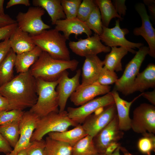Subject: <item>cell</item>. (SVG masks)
I'll list each match as a JSON object with an SVG mask.
<instances>
[{"mask_svg": "<svg viewBox=\"0 0 155 155\" xmlns=\"http://www.w3.org/2000/svg\"><path fill=\"white\" fill-rule=\"evenodd\" d=\"M0 94L8 100L11 110L31 108L37 100L36 79L29 71L19 73L0 86Z\"/></svg>", "mask_w": 155, "mask_h": 155, "instance_id": "cell-1", "label": "cell"}, {"mask_svg": "<svg viewBox=\"0 0 155 155\" xmlns=\"http://www.w3.org/2000/svg\"><path fill=\"white\" fill-rule=\"evenodd\" d=\"M79 64L76 59L63 60L54 59L42 51L38 59L30 67L29 71L36 79L47 82L57 80L64 71L75 70Z\"/></svg>", "mask_w": 155, "mask_h": 155, "instance_id": "cell-2", "label": "cell"}, {"mask_svg": "<svg viewBox=\"0 0 155 155\" xmlns=\"http://www.w3.org/2000/svg\"><path fill=\"white\" fill-rule=\"evenodd\" d=\"M30 36L36 46L53 58L63 60H71L67 39L55 28L45 30L38 35Z\"/></svg>", "mask_w": 155, "mask_h": 155, "instance_id": "cell-3", "label": "cell"}, {"mask_svg": "<svg viewBox=\"0 0 155 155\" xmlns=\"http://www.w3.org/2000/svg\"><path fill=\"white\" fill-rule=\"evenodd\" d=\"M37 100L30 110L40 118L53 112H58V98L56 88L58 79L47 82L36 79Z\"/></svg>", "mask_w": 155, "mask_h": 155, "instance_id": "cell-4", "label": "cell"}, {"mask_svg": "<svg viewBox=\"0 0 155 155\" xmlns=\"http://www.w3.org/2000/svg\"><path fill=\"white\" fill-rule=\"evenodd\" d=\"M78 124L69 117L67 111L51 112L40 118L31 142L41 140L50 133L63 131L67 130L70 127H75Z\"/></svg>", "mask_w": 155, "mask_h": 155, "instance_id": "cell-5", "label": "cell"}, {"mask_svg": "<svg viewBox=\"0 0 155 155\" xmlns=\"http://www.w3.org/2000/svg\"><path fill=\"white\" fill-rule=\"evenodd\" d=\"M149 48L143 46L136 52L134 57L126 65L122 76L115 83L113 90L121 92L125 95H128L133 82L139 71L141 65L148 54Z\"/></svg>", "mask_w": 155, "mask_h": 155, "instance_id": "cell-6", "label": "cell"}, {"mask_svg": "<svg viewBox=\"0 0 155 155\" xmlns=\"http://www.w3.org/2000/svg\"><path fill=\"white\" fill-rule=\"evenodd\" d=\"M45 12L44 9L39 7H30L26 12H19L16 20L18 27L30 36L40 34L51 28L42 19Z\"/></svg>", "mask_w": 155, "mask_h": 155, "instance_id": "cell-7", "label": "cell"}, {"mask_svg": "<svg viewBox=\"0 0 155 155\" xmlns=\"http://www.w3.org/2000/svg\"><path fill=\"white\" fill-rule=\"evenodd\" d=\"M131 129L142 134L145 132L155 133V107L143 103L135 108L131 121Z\"/></svg>", "mask_w": 155, "mask_h": 155, "instance_id": "cell-8", "label": "cell"}, {"mask_svg": "<svg viewBox=\"0 0 155 155\" xmlns=\"http://www.w3.org/2000/svg\"><path fill=\"white\" fill-rule=\"evenodd\" d=\"M115 103L111 92L93 99L77 108L68 107L67 111L69 117L78 124L82 123L86 118L96 110Z\"/></svg>", "mask_w": 155, "mask_h": 155, "instance_id": "cell-9", "label": "cell"}, {"mask_svg": "<svg viewBox=\"0 0 155 155\" xmlns=\"http://www.w3.org/2000/svg\"><path fill=\"white\" fill-rule=\"evenodd\" d=\"M102 29V33L99 37L100 40L106 46L110 47L119 46L132 49H139L144 46L142 43L131 42L126 38L125 36L129 31L127 28H120L119 19L116 20L114 27L109 28L103 26Z\"/></svg>", "mask_w": 155, "mask_h": 155, "instance_id": "cell-10", "label": "cell"}, {"mask_svg": "<svg viewBox=\"0 0 155 155\" xmlns=\"http://www.w3.org/2000/svg\"><path fill=\"white\" fill-rule=\"evenodd\" d=\"M124 133L119 127L117 115L93 138L95 147L99 155L104 154L108 147L114 142H118Z\"/></svg>", "mask_w": 155, "mask_h": 155, "instance_id": "cell-11", "label": "cell"}, {"mask_svg": "<svg viewBox=\"0 0 155 155\" xmlns=\"http://www.w3.org/2000/svg\"><path fill=\"white\" fill-rule=\"evenodd\" d=\"M69 46L75 54L85 57L97 55L102 52L108 53L111 50V47L102 44L99 36L95 33L92 36L80 39L77 41H70Z\"/></svg>", "mask_w": 155, "mask_h": 155, "instance_id": "cell-12", "label": "cell"}, {"mask_svg": "<svg viewBox=\"0 0 155 155\" xmlns=\"http://www.w3.org/2000/svg\"><path fill=\"white\" fill-rule=\"evenodd\" d=\"M40 119L30 111L24 112L20 122V135L18 142L11 152L6 155H17L20 151L29 146Z\"/></svg>", "mask_w": 155, "mask_h": 155, "instance_id": "cell-13", "label": "cell"}, {"mask_svg": "<svg viewBox=\"0 0 155 155\" xmlns=\"http://www.w3.org/2000/svg\"><path fill=\"white\" fill-rule=\"evenodd\" d=\"M117 115L114 103L106 107L99 113L90 115L86 118L82 125L87 135L93 137Z\"/></svg>", "mask_w": 155, "mask_h": 155, "instance_id": "cell-14", "label": "cell"}, {"mask_svg": "<svg viewBox=\"0 0 155 155\" xmlns=\"http://www.w3.org/2000/svg\"><path fill=\"white\" fill-rule=\"evenodd\" d=\"M81 72V69H78L71 78L69 77V72L67 70L61 74L56 89L58 98L59 112L65 110L68 99L80 86Z\"/></svg>", "mask_w": 155, "mask_h": 155, "instance_id": "cell-15", "label": "cell"}, {"mask_svg": "<svg viewBox=\"0 0 155 155\" xmlns=\"http://www.w3.org/2000/svg\"><path fill=\"white\" fill-rule=\"evenodd\" d=\"M136 11L141 17L142 24L141 27H136L133 30V34L136 36H142L148 45V54L155 57V29L151 22L145 5L138 3L135 6Z\"/></svg>", "mask_w": 155, "mask_h": 155, "instance_id": "cell-16", "label": "cell"}, {"mask_svg": "<svg viewBox=\"0 0 155 155\" xmlns=\"http://www.w3.org/2000/svg\"><path fill=\"white\" fill-rule=\"evenodd\" d=\"M111 89L109 86H103L96 82L82 87H79L71 95L70 100L74 105L80 106L97 96L108 93Z\"/></svg>", "mask_w": 155, "mask_h": 155, "instance_id": "cell-17", "label": "cell"}, {"mask_svg": "<svg viewBox=\"0 0 155 155\" xmlns=\"http://www.w3.org/2000/svg\"><path fill=\"white\" fill-rule=\"evenodd\" d=\"M103 66V61L97 55L86 57L81 72L82 82L79 87H82L96 82Z\"/></svg>", "mask_w": 155, "mask_h": 155, "instance_id": "cell-18", "label": "cell"}, {"mask_svg": "<svg viewBox=\"0 0 155 155\" xmlns=\"http://www.w3.org/2000/svg\"><path fill=\"white\" fill-rule=\"evenodd\" d=\"M55 28L59 31L63 32L65 38L68 40L70 35L73 34L75 38L80 34L84 33L87 37L90 36L92 32L84 22L77 18L60 20L55 23Z\"/></svg>", "mask_w": 155, "mask_h": 155, "instance_id": "cell-19", "label": "cell"}, {"mask_svg": "<svg viewBox=\"0 0 155 155\" xmlns=\"http://www.w3.org/2000/svg\"><path fill=\"white\" fill-rule=\"evenodd\" d=\"M115 105L120 129L123 131L129 130L131 129V119L129 116L130 108L132 104L140 96L141 94L130 102L121 98L118 92L113 90L111 92Z\"/></svg>", "mask_w": 155, "mask_h": 155, "instance_id": "cell-20", "label": "cell"}, {"mask_svg": "<svg viewBox=\"0 0 155 155\" xmlns=\"http://www.w3.org/2000/svg\"><path fill=\"white\" fill-rule=\"evenodd\" d=\"M9 39L11 49L16 55L30 51L36 46L29 34L18 27L11 33Z\"/></svg>", "mask_w": 155, "mask_h": 155, "instance_id": "cell-21", "label": "cell"}, {"mask_svg": "<svg viewBox=\"0 0 155 155\" xmlns=\"http://www.w3.org/2000/svg\"><path fill=\"white\" fill-rule=\"evenodd\" d=\"M155 87V65L150 63L143 71L137 75L128 95L137 91L143 92L149 88Z\"/></svg>", "mask_w": 155, "mask_h": 155, "instance_id": "cell-22", "label": "cell"}, {"mask_svg": "<svg viewBox=\"0 0 155 155\" xmlns=\"http://www.w3.org/2000/svg\"><path fill=\"white\" fill-rule=\"evenodd\" d=\"M110 53L107 54L104 60L103 67L112 71H119L123 70L121 61L128 52L135 54L136 51L134 50L126 47H111Z\"/></svg>", "mask_w": 155, "mask_h": 155, "instance_id": "cell-23", "label": "cell"}, {"mask_svg": "<svg viewBox=\"0 0 155 155\" xmlns=\"http://www.w3.org/2000/svg\"><path fill=\"white\" fill-rule=\"evenodd\" d=\"M52 139L73 146L87 134L82 125L79 124L73 129L60 132H52L48 134Z\"/></svg>", "mask_w": 155, "mask_h": 155, "instance_id": "cell-24", "label": "cell"}, {"mask_svg": "<svg viewBox=\"0 0 155 155\" xmlns=\"http://www.w3.org/2000/svg\"><path fill=\"white\" fill-rule=\"evenodd\" d=\"M32 3L35 7H41L47 11L53 25L57 21L66 18L61 0H33Z\"/></svg>", "mask_w": 155, "mask_h": 155, "instance_id": "cell-25", "label": "cell"}, {"mask_svg": "<svg viewBox=\"0 0 155 155\" xmlns=\"http://www.w3.org/2000/svg\"><path fill=\"white\" fill-rule=\"evenodd\" d=\"M42 52L40 48L36 46L30 51L16 55L15 65L16 72L20 73L29 71Z\"/></svg>", "mask_w": 155, "mask_h": 155, "instance_id": "cell-26", "label": "cell"}, {"mask_svg": "<svg viewBox=\"0 0 155 155\" xmlns=\"http://www.w3.org/2000/svg\"><path fill=\"white\" fill-rule=\"evenodd\" d=\"M94 1L99 9L103 26L108 28L111 20L113 18H117L121 21L123 20L116 12L111 0H95Z\"/></svg>", "mask_w": 155, "mask_h": 155, "instance_id": "cell-27", "label": "cell"}, {"mask_svg": "<svg viewBox=\"0 0 155 155\" xmlns=\"http://www.w3.org/2000/svg\"><path fill=\"white\" fill-rule=\"evenodd\" d=\"M16 54L11 49L0 65V86L10 81L13 77Z\"/></svg>", "mask_w": 155, "mask_h": 155, "instance_id": "cell-28", "label": "cell"}, {"mask_svg": "<svg viewBox=\"0 0 155 155\" xmlns=\"http://www.w3.org/2000/svg\"><path fill=\"white\" fill-rule=\"evenodd\" d=\"M46 155H71L72 146L47 137L45 140Z\"/></svg>", "mask_w": 155, "mask_h": 155, "instance_id": "cell-29", "label": "cell"}, {"mask_svg": "<svg viewBox=\"0 0 155 155\" xmlns=\"http://www.w3.org/2000/svg\"><path fill=\"white\" fill-rule=\"evenodd\" d=\"M93 138L87 135L80 140L72 147L71 155H100L94 145Z\"/></svg>", "mask_w": 155, "mask_h": 155, "instance_id": "cell-30", "label": "cell"}, {"mask_svg": "<svg viewBox=\"0 0 155 155\" xmlns=\"http://www.w3.org/2000/svg\"><path fill=\"white\" fill-rule=\"evenodd\" d=\"M20 122L0 126V132L11 147L14 148L20 137Z\"/></svg>", "mask_w": 155, "mask_h": 155, "instance_id": "cell-31", "label": "cell"}, {"mask_svg": "<svg viewBox=\"0 0 155 155\" xmlns=\"http://www.w3.org/2000/svg\"><path fill=\"white\" fill-rule=\"evenodd\" d=\"M143 136L138 140L137 147L142 153L151 155L152 152L155 151V136L154 134L149 132L142 134Z\"/></svg>", "mask_w": 155, "mask_h": 155, "instance_id": "cell-32", "label": "cell"}, {"mask_svg": "<svg viewBox=\"0 0 155 155\" xmlns=\"http://www.w3.org/2000/svg\"><path fill=\"white\" fill-rule=\"evenodd\" d=\"M86 25L95 34L100 35L102 33V24L100 12L97 5L84 22Z\"/></svg>", "mask_w": 155, "mask_h": 155, "instance_id": "cell-33", "label": "cell"}, {"mask_svg": "<svg viewBox=\"0 0 155 155\" xmlns=\"http://www.w3.org/2000/svg\"><path fill=\"white\" fill-rule=\"evenodd\" d=\"M24 112L20 109L0 111V126L15 122H20Z\"/></svg>", "mask_w": 155, "mask_h": 155, "instance_id": "cell-34", "label": "cell"}, {"mask_svg": "<svg viewBox=\"0 0 155 155\" xmlns=\"http://www.w3.org/2000/svg\"><path fill=\"white\" fill-rule=\"evenodd\" d=\"M61 3L66 18L77 17L81 0H61Z\"/></svg>", "mask_w": 155, "mask_h": 155, "instance_id": "cell-35", "label": "cell"}, {"mask_svg": "<svg viewBox=\"0 0 155 155\" xmlns=\"http://www.w3.org/2000/svg\"><path fill=\"white\" fill-rule=\"evenodd\" d=\"M118 79L117 75L115 71L103 67L96 82L101 85L107 86L115 83Z\"/></svg>", "mask_w": 155, "mask_h": 155, "instance_id": "cell-36", "label": "cell"}, {"mask_svg": "<svg viewBox=\"0 0 155 155\" xmlns=\"http://www.w3.org/2000/svg\"><path fill=\"white\" fill-rule=\"evenodd\" d=\"M96 5L94 0H83L78 9L76 18L84 22Z\"/></svg>", "mask_w": 155, "mask_h": 155, "instance_id": "cell-37", "label": "cell"}, {"mask_svg": "<svg viewBox=\"0 0 155 155\" xmlns=\"http://www.w3.org/2000/svg\"><path fill=\"white\" fill-rule=\"evenodd\" d=\"M46 143L43 139L31 142L28 148L27 155H46Z\"/></svg>", "mask_w": 155, "mask_h": 155, "instance_id": "cell-38", "label": "cell"}, {"mask_svg": "<svg viewBox=\"0 0 155 155\" xmlns=\"http://www.w3.org/2000/svg\"><path fill=\"white\" fill-rule=\"evenodd\" d=\"M11 49L9 38L0 42V65Z\"/></svg>", "mask_w": 155, "mask_h": 155, "instance_id": "cell-39", "label": "cell"}, {"mask_svg": "<svg viewBox=\"0 0 155 155\" xmlns=\"http://www.w3.org/2000/svg\"><path fill=\"white\" fill-rule=\"evenodd\" d=\"M18 27L17 23L0 28V40L9 38L11 33Z\"/></svg>", "mask_w": 155, "mask_h": 155, "instance_id": "cell-40", "label": "cell"}, {"mask_svg": "<svg viewBox=\"0 0 155 155\" xmlns=\"http://www.w3.org/2000/svg\"><path fill=\"white\" fill-rule=\"evenodd\" d=\"M125 0H114L113 4L118 14L121 17L125 16L127 8L125 5Z\"/></svg>", "mask_w": 155, "mask_h": 155, "instance_id": "cell-41", "label": "cell"}, {"mask_svg": "<svg viewBox=\"0 0 155 155\" xmlns=\"http://www.w3.org/2000/svg\"><path fill=\"white\" fill-rule=\"evenodd\" d=\"M12 147L0 132V153H3L6 154L12 151Z\"/></svg>", "mask_w": 155, "mask_h": 155, "instance_id": "cell-42", "label": "cell"}, {"mask_svg": "<svg viewBox=\"0 0 155 155\" xmlns=\"http://www.w3.org/2000/svg\"><path fill=\"white\" fill-rule=\"evenodd\" d=\"M16 23V20L12 19L8 15L0 16V28Z\"/></svg>", "mask_w": 155, "mask_h": 155, "instance_id": "cell-43", "label": "cell"}, {"mask_svg": "<svg viewBox=\"0 0 155 155\" xmlns=\"http://www.w3.org/2000/svg\"><path fill=\"white\" fill-rule=\"evenodd\" d=\"M144 4L147 5L152 19L155 20V1L154 0H143Z\"/></svg>", "mask_w": 155, "mask_h": 155, "instance_id": "cell-44", "label": "cell"}, {"mask_svg": "<svg viewBox=\"0 0 155 155\" xmlns=\"http://www.w3.org/2000/svg\"><path fill=\"white\" fill-rule=\"evenodd\" d=\"M18 5H22L29 6L30 5V3L29 0H10L7 4L6 8L8 9Z\"/></svg>", "mask_w": 155, "mask_h": 155, "instance_id": "cell-45", "label": "cell"}, {"mask_svg": "<svg viewBox=\"0 0 155 155\" xmlns=\"http://www.w3.org/2000/svg\"><path fill=\"white\" fill-rule=\"evenodd\" d=\"M11 110L8 100L0 94V111Z\"/></svg>", "mask_w": 155, "mask_h": 155, "instance_id": "cell-46", "label": "cell"}, {"mask_svg": "<svg viewBox=\"0 0 155 155\" xmlns=\"http://www.w3.org/2000/svg\"><path fill=\"white\" fill-rule=\"evenodd\" d=\"M141 96L147 99L152 104L155 105V90L150 92H143Z\"/></svg>", "mask_w": 155, "mask_h": 155, "instance_id": "cell-47", "label": "cell"}, {"mask_svg": "<svg viewBox=\"0 0 155 155\" xmlns=\"http://www.w3.org/2000/svg\"><path fill=\"white\" fill-rule=\"evenodd\" d=\"M120 145V144L118 142L112 143L108 147L104 154L106 155L111 154Z\"/></svg>", "mask_w": 155, "mask_h": 155, "instance_id": "cell-48", "label": "cell"}, {"mask_svg": "<svg viewBox=\"0 0 155 155\" xmlns=\"http://www.w3.org/2000/svg\"><path fill=\"white\" fill-rule=\"evenodd\" d=\"M4 2V0H0V16H4L6 15L4 13L3 7Z\"/></svg>", "mask_w": 155, "mask_h": 155, "instance_id": "cell-49", "label": "cell"}, {"mask_svg": "<svg viewBox=\"0 0 155 155\" xmlns=\"http://www.w3.org/2000/svg\"><path fill=\"white\" fill-rule=\"evenodd\" d=\"M120 149L124 155H133L124 147L120 146Z\"/></svg>", "mask_w": 155, "mask_h": 155, "instance_id": "cell-50", "label": "cell"}, {"mask_svg": "<svg viewBox=\"0 0 155 155\" xmlns=\"http://www.w3.org/2000/svg\"><path fill=\"white\" fill-rule=\"evenodd\" d=\"M120 145L119 146L116 150L114 151V152L111 154L110 155H120ZM100 155H106L104 154H100Z\"/></svg>", "mask_w": 155, "mask_h": 155, "instance_id": "cell-51", "label": "cell"}, {"mask_svg": "<svg viewBox=\"0 0 155 155\" xmlns=\"http://www.w3.org/2000/svg\"><path fill=\"white\" fill-rule=\"evenodd\" d=\"M28 148L20 151L17 155H27Z\"/></svg>", "mask_w": 155, "mask_h": 155, "instance_id": "cell-52", "label": "cell"}]
</instances>
